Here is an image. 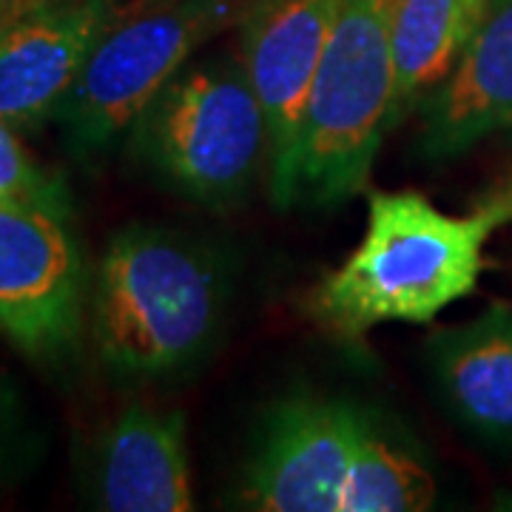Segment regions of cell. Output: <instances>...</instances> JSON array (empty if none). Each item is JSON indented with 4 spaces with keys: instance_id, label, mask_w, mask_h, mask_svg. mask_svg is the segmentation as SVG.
Masks as SVG:
<instances>
[{
    "instance_id": "1",
    "label": "cell",
    "mask_w": 512,
    "mask_h": 512,
    "mask_svg": "<svg viewBox=\"0 0 512 512\" xmlns=\"http://www.w3.org/2000/svg\"><path fill=\"white\" fill-rule=\"evenodd\" d=\"M504 222L512 185L473 214H444L419 191H373L365 234L308 293V313L339 342L382 325H430L476 291L484 248Z\"/></svg>"
},
{
    "instance_id": "2",
    "label": "cell",
    "mask_w": 512,
    "mask_h": 512,
    "mask_svg": "<svg viewBox=\"0 0 512 512\" xmlns=\"http://www.w3.org/2000/svg\"><path fill=\"white\" fill-rule=\"evenodd\" d=\"M225 308L217 256L163 228L131 225L97 265L92 333L120 376L183 373L214 342Z\"/></svg>"
},
{
    "instance_id": "3",
    "label": "cell",
    "mask_w": 512,
    "mask_h": 512,
    "mask_svg": "<svg viewBox=\"0 0 512 512\" xmlns=\"http://www.w3.org/2000/svg\"><path fill=\"white\" fill-rule=\"evenodd\" d=\"M390 0H342L313 74L282 211L336 208L365 191L393 128Z\"/></svg>"
},
{
    "instance_id": "4",
    "label": "cell",
    "mask_w": 512,
    "mask_h": 512,
    "mask_svg": "<svg viewBox=\"0 0 512 512\" xmlns=\"http://www.w3.org/2000/svg\"><path fill=\"white\" fill-rule=\"evenodd\" d=\"M131 146L185 200L237 205L268 163V120L242 60L191 57L140 114Z\"/></svg>"
},
{
    "instance_id": "5",
    "label": "cell",
    "mask_w": 512,
    "mask_h": 512,
    "mask_svg": "<svg viewBox=\"0 0 512 512\" xmlns=\"http://www.w3.org/2000/svg\"><path fill=\"white\" fill-rule=\"evenodd\" d=\"M245 0H171L137 6L94 43L55 120L69 146L97 154L131 134L148 103L208 40L237 26Z\"/></svg>"
},
{
    "instance_id": "6",
    "label": "cell",
    "mask_w": 512,
    "mask_h": 512,
    "mask_svg": "<svg viewBox=\"0 0 512 512\" xmlns=\"http://www.w3.org/2000/svg\"><path fill=\"white\" fill-rule=\"evenodd\" d=\"M365 404L296 390L265 413L239 498L256 512H339Z\"/></svg>"
},
{
    "instance_id": "7",
    "label": "cell",
    "mask_w": 512,
    "mask_h": 512,
    "mask_svg": "<svg viewBox=\"0 0 512 512\" xmlns=\"http://www.w3.org/2000/svg\"><path fill=\"white\" fill-rule=\"evenodd\" d=\"M80 325L83 262L66 217L0 202V333L35 359H55Z\"/></svg>"
},
{
    "instance_id": "8",
    "label": "cell",
    "mask_w": 512,
    "mask_h": 512,
    "mask_svg": "<svg viewBox=\"0 0 512 512\" xmlns=\"http://www.w3.org/2000/svg\"><path fill=\"white\" fill-rule=\"evenodd\" d=\"M342 0H245L237 18L242 69L268 120V183L282 211L313 74Z\"/></svg>"
},
{
    "instance_id": "9",
    "label": "cell",
    "mask_w": 512,
    "mask_h": 512,
    "mask_svg": "<svg viewBox=\"0 0 512 512\" xmlns=\"http://www.w3.org/2000/svg\"><path fill=\"white\" fill-rule=\"evenodd\" d=\"M117 18L114 0H35L0 15V117L18 131L55 117Z\"/></svg>"
},
{
    "instance_id": "10",
    "label": "cell",
    "mask_w": 512,
    "mask_h": 512,
    "mask_svg": "<svg viewBox=\"0 0 512 512\" xmlns=\"http://www.w3.org/2000/svg\"><path fill=\"white\" fill-rule=\"evenodd\" d=\"M94 504L109 512L194 510V478L180 410L131 402L94 456Z\"/></svg>"
},
{
    "instance_id": "11",
    "label": "cell",
    "mask_w": 512,
    "mask_h": 512,
    "mask_svg": "<svg viewBox=\"0 0 512 512\" xmlns=\"http://www.w3.org/2000/svg\"><path fill=\"white\" fill-rule=\"evenodd\" d=\"M421 154L453 160L501 128H512V0H487L464 55L421 106Z\"/></svg>"
},
{
    "instance_id": "12",
    "label": "cell",
    "mask_w": 512,
    "mask_h": 512,
    "mask_svg": "<svg viewBox=\"0 0 512 512\" xmlns=\"http://www.w3.org/2000/svg\"><path fill=\"white\" fill-rule=\"evenodd\" d=\"M427 356L456 419L481 439L512 444V305L436 330Z\"/></svg>"
},
{
    "instance_id": "13",
    "label": "cell",
    "mask_w": 512,
    "mask_h": 512,
    "mask_svg": "<svg viewBox=\"0 0 512 512\" xmlns=\"http://www.w3.org/2000/svg\"><path fill=\"white\" fill-rule=\"evenodd\" d=\"M487 0H390V49L396 69L393 126L421 109L453 74Z\"/></svg>"
},
{
    "instance_id": "14",
    "label": "cell",
    "mask_w": 512,
    "mask_h": 512,
    "mask_svg": "<svg viewBox=\"0 0 512 512\" xmlns=\"http://www.w3.org/2000/svg\"><path fill=\"white\" fill-rule=\"evenodd\" d=\"M436 501V478L419 450L367 410L359 447L339 495V512H421Z\"/></svg>"
},
{
    "instance_id": "15",
    "label": "cell",
    "mask_w": 512,
    "mask_h": 512,
    "mask_svg": "<svg viewBox=\"0 0 512 512\" xmlns=\"http://www.w3.org/2000/svg\"><path fill=\"white\" fill-rule=\"evenodd\" d=\"M0 202H20L55 211L69 220L72 202L55 174L43 171L18 140V128L0 117Z\"/></svg>"
},
{
    "instance_id": "16",
    "label": "cell",
    "mask_w": 512,
    "mask_h": 512,
    "mask_svg": "<svg viewBox=\"0 0 512 512\" xmlns=\"http://www.w3.org/2000/svg\"><path fill=\"white\" fill-rule=\"evenodd\" d=\"M26 0H0V15H6V12H12V9H18L23 6Z\"/></svg>"
},
{
    "instance_id": "17",
    "label": "cell",
    "mask_w": 512,
    "mask_h": 512,
    "mask_svg": "<svg viewBox=\"0 0 512 512\" xmlns=\"http://www.w3.org/2000/svg\"><path fill=\"white\" fill-rule=\"evenodd\" d=\"M157 3H171V0H137V6H157Z\"/></svg>"
}]
</instances>
